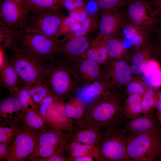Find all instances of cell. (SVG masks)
Returning a JSON list of instances; mask_svg holds the SVG:
<instances>
[{
    "label": "cell",
    "instance_id": "cell-1",
    "mask_svg": "<svg viewBox=\"0 0 161 161\" xmlns=\"http://www.w3.org/2000/svg\"><path fill=\"white\" fill-rule=\"evenodd\" d=\"M121 89L109 90L87 108L82 122L100 128L101 133L122 129L125 117Z\"/></svg>",
    "mask_w": 161,
    "mask_h": 161
},
{
    "label": "cell",
    "instance_id": "cell-2",
    "mask_svg": "<svg viewBox=\"0 0 161 161\" xmlns=\"http://www.w3.org/2000/svg\"><path fill=\"white\" fill-rule=\"evenodd\" d=\"M48 65L47 85L55 97L65 101L74 96L80 87L70 60L56 58Z\"/></svg>",
    "mask_w": 161,
    "mask_h": 161
},
{
    "label": "cell",
    "instance_id": "cell-3",
    "mask_svg": "<svg viewBox=\"0 0 161 161\" xmlns=\"http://www.w3.org/2000/svg\"><path fill=\"white\" fill-rule=\"evenodd\" d=\"M12 49L13 55L9 62L24 87L29 90L32 85L33 87L43 83L47 76L48 65L43 64L44 61L16 46Z\"/></svg>",
    "mask_w": 161,
    "mask_h": 161
},
{
    "label": "cell",
    "instance_id": "cell-4",
    "mask_svg": "<svg viewBox=\"0 0 161 161\" xmlns=\"http://www.w3.org/2000/svg\"><path fill=\"white\" fill-rule=\"evenodd\" d=\"M126 150L130 161H159L161 131L142 133L127 132Z\"/></svg>",
    "mask_w": 161,
    "mask_h": 161
},
{
    "label": "cell",
    "instance_id": "cell-5",
    "mask_svg": "<svg viewBox=\"0 0 161 161\" xmlns=\"http://www.w3.org/2000/svg\"><path fill=\"white\" fill-rule=\"evenodd\" d=\"M14 34L17 47L44 61L52 62L58 55L60 45L58 38H49L24 29L15 30Z\"/></svg>",
    "mask_w": 161,
    "mask_h": 161
},
{
    "label": "cell",
    "instance_id": "cell-6",
    "mask_svg": "<svg viewBox=\"0 0 161 161\" xmlns=\"http://www.w3.org/2000/svg\"><path fill=\"white\" fill-rule=\"evenodd\" d=\"M124 13L126 18L135 26L145 31L157 33L159 14L149 1L130 0Z\"/></svg>",
    "mask_w": 161,
    "mask_h": 161
},
{
    "label": "cell",
    "instance_id": "cell-7",
    "mask_svg": "<svg viewBox=\"0 0 161 161\" xmlns=\"http://www.w3.org/2000/svg\"><path fill=\"white\" fill-rule=\"evenodd\" d=\"M126 131L124 129L101 133L96 145L100 161H130L127 153Z\"/></svg>",
    "mask_w": 161,
    "mask_h": 161
},
{
    "label": "cell",
    "instance_id": "cell-8",
    "mask_svg": "<svg viewBox=\"0 0 161 161\" xmlns=\"http://www.w3.org/2000/svg\"><path fill=\"white\" fill-rule=\"evenodd\" d=\"M61 9H51L29 15L24 29L49 38H57L60 26L65 16Z\"/></svg>",
    "mask_w": 161,
    "mask_h": 161
},
{
    "label": "cell",
    "instance_id": "cell-9",
    "mask_svg": "<svg viewBox=\"0 0 161 161\" xmlns=\"http://www.w3.org/2000/svg\"><path fill=\"white\" fill-rule=\"evenodd\" d=\"M68 137L67 132L47 127L40 133L35 149L28 158H45L64 154Z\"/></svg>",
    "mask_w": 161,
    "mask_h": 161
},
{
    "label": "cell",
    "instance_id": "cell-10",
    "mask_svg": "<svg viewBox=\"0 0 161 161\" xmlns=\"http://www.w3.org/2000/svg\"><path fill=\"white\" fill-rule=\"evenodd\" d=\"M41 132L28 129L21 124L10 146L5 160L21 161L25 160L35 151Z\"/></svg>",
    "mask_w": 161,
    "mask_h": 161
},
{
    "label": "cell",
    "instance_id": "cell-11",
    "mask_svg": "<svg viewBox=\"0 0 161 161\" xmlns=\"http://www.w3.org/2000/svg\"><path fill=\"white\" fill-rule=\"evenodd\" d=\"M103 81L109 89L125 87L132 80L133 76L126 61H108L102 65Z\"/></svg>",
    "mask_w": 161,
    "mask_h": 161
},
{
    "label": "cell",
    "instance_id": "cell-12",
    "mask_svg": "<svg viewBox=\"0 0 161 161\" xmlns=\"http://www.w3.org/2000/svg\"><path fill=\"white\" fill-rule=\"evenodd\" d=\"M0 14L4 23L15 30L24 29L29 15L23 8L21 0H2Z\"/></svg>",
    "mask_w": 161,
    "mask_h": 161
},
{
    "label": "cell",
    "instance_id": "cell-13",
    "mask_svg": "<svg viewBox=\"0 0 161 161\" xmlns=\"http://www.w3.org/2000/svg\"><path fill=\"white\" fill-rule=\"evenodd\" d=\"M70 60L80 87L94 82L103 80L101 65L82 57Z\"/></svg>",
    "mask_w": 161,
    "mask_h": 161
},
{
    "label": "cell",
    "instance_id": "cell-14",
    "mask_svg": "<svg viewBox=\"0 0 161 161\" xmlns=\"http://www.w3.org/2000/svg\"><path fill=\"white\" fill-rule=\"evenodd\" d=\"M125 17L124 12L122 10H101L98 35L106 40L120 34Z\"/></svg>",
    "mask_w": 161,
    "mask_h": 161
},
{
    "label": "cell",
    "instance_id": "cell-15",
    "mask_svg": "<svg viewBox=\"0 0 161 161\" xmlns=\"http://www.w3.org/2000/svg\"><path fill=\"white\" fill-rule=\"evenodd\" d=\"M158 41V38L156 41L152 37L132 56L130 66L133 78H138L143 75L147 62L157 55Z\"/></svg>",
    "mask_w": 161,
    "mask_h": 161
},
{
    "label": "cell",
    "instance_id": "cell-16",
    "mask_svg": "<svg viewBox=\"0 0 161 161\" xmlns=\"http://www.w3.org/2000/svg\"><path fill=\"white\" fill-rule=\"evenodd\" d=\"M65 101L57 100L47 111L44 119L47 127L68 132L74 122L69 118L65 110Z\"/></svg>",
    "mask_w": 161,
    "mask_h": 161
},
{
    "label": "cell",
    "instance_id": "cell-17",
    "mask_svg": "<svg viewBox=\"0 0 161 161\" xmlns=\"http://www.w3.org/2000/svg\"><path fill=\"white\" fill-rule=\"evenodd\" d=\"M101 132L100 128L83 122L79 124L74 123L68 132L67 142L75 141L96 145L100 140Z\"/></svg>",
    "mask_w": 161,
    "mask_h": 161
},
{
    "label": "cell",
    "instance_id": "cell-18",
    "mask_svg": "<svg viewBox=\"0 0 161 161\" xmlns=\"http://www.w3.org/2000/svg\"><path fill=\"white\" fill-rule=\"evenodd\" d=\"M90 41L87 36L64 41L60 40L58 55L69 60L81 57L89 48Z\"/></svg>",
    "mask_w": 161,
    "mask_h": 161
},
{
    "label": "cell",
    "instance_id": "cell-19",
    "mask_svg": "<svg viewBox=\"0 0 161 161\" xmlns=\"http://www.w3.org/2000/svg\"><path fill=\"white\" fill-rule=\"evenodd\" d=\"M156 114L154 112L130 120L124 129L126 132L142 133L161 131Z\"/></svg>",
    "mask_w": 161,
    "mask_h": 161
},
{
    "label": "cell",
    "instance_id": "cell-20",
    "mask_svg": "<svg viewBox=\"0 0 161 161\" xmlns=\"http://www.w3.org/2000/svg\"><path fill=\"white\" fill-rule=\"evenodd\" d=\"M121 30L124 36L134 47L135 52L139 51L143 45L155 34L142 30L130 22L126 16L122 24Z\"/></svg>",
    "mask_w": 161,
    "mask_h": 161
},
{
    "label": "cell",
    "instance_id": "cell-21",
    "mask_svg": "<svg viewBox=\"0 0 161 161\" xmlns=\"http://www.w3.org/2000/svg\"><path fill=\"white\" fill-rule=\"evenodd\" d=\"M109 90L103 81H95L79 87L74 96L80 98L86 108Z\"/></svg>",
    "mask_w": 161,
    "mask_h": 161
},
{
    "label": "cell",
    "instance_id": "cell-22",
    "mask_svg": "<svg viewBox=\"0 0 161 161\" xmlns=\"http://www.w3.org/2000/svg\"><path fill=\"white\" fill-rule=\"evenodd\" d=\"M25 112L16 97L7 98L0 103L1 122L20 123Z\"/></svg>",
    "mask_w": 161,
    "mask_h": 161
},
{
    "label": "cell",
    "instance_id": "cell-23",
    "mask_svg": "<svg viewBox=\"0 0 161 161\" xmlns=\"http://www.w3.org/2000/svg\"><path fill=\"white\" fill-rule=\"evenodd\" d=\"M101 65L108 61L106 40L97 35L91 40L89 48L81 56Z\"/></svg>",
    "mask_w": 161,
    "mask_h": 161
},
{
    "label": "cell",
    "instance_id": "cell-24",
    "mask_svg": "<svg viewBox=\"0 0 161 161\" xmlns=\"http://www.w3.org/2000/svg\"><path fill=\"white\" fill-rule=\"evenodd\" d=\"M21 1L29 15L51 9H61L64 7L63 0H21Z\"/></svg>",
    "mask_w": 161,
    "mask_h": 161
},
{
    "label": "cell",
    "instance_id": "cell-25",
    "mask_svg": "<svg viewBox=\"0 0 161 161\" xmlns=\"http://www.w3.org/2000/svg\"><path fill=\"white\" fill-rule=\"evenodd\" d=\"M66 152L69 156L73 157L92 156L96 161H100L99 150L96 145L71 141L67 142L66 146Z\"/></svg>",
    "mask_w": 161,
    "mask_h": 161
},
{
    "label": "cell",
    "instance_id": "cell-26",
    "mask_svg": "<svg viewBox=\"0 0 161 161\" xmlns=\"http://www.w3.org/2000/svg\"><path fill=\"white\" fill-rule=\"evenodd\" d=\"M100 18L98 13L88 14L85 20L81 23L80 27L78 31L69 33L64 36L61 41L87 36L99 30Z\"/></svg>",
    "mask_w": 161,
    "mask_h": 161
},
{
    "label": "cell",
    "instance_id": "cell-27",
    "mask_svg": "<svg viewBox=\"0 0 161 161\" xmlns=\"http://www.w3.org/2000/svg\"><path fill=\"white\" fill-rule=\"evenodd\" d=\"M108 61H127V51L124 47L120 33L106 40Z\"/></svg>",
    "mask_w": 161,
    "mask_h": 161
},
{
    "label": "cell",
    "instance_id": "cell-28",
    "mask_svg": "<svg viewBox=\"0 0 161 161\" xmlns=\"http://www.w3.org/2000/svg\"><path fill=\"white\" fill-rule=\"evenodd\" d=\"M20 123L26 128L35 131H43L47 127L38 108L32 109L26 112Z\"/></svg>",
    "mask_w": 161,
    "mask_h": 161
},
{
    "label": "cell",
    "instance_id": "cell-29",
    "mask_svg": "<svg viewBox=\"0 0 161 161\" xmlns=\"http://www.w3.org/2000/svg\"><path fill=\"white\" fill-rule=\"evenodd\" d=\"M141 95L134 94L128 95L122 105L124 117L130 120L136 118L142 114Z\"/></svg>",
    "mask_w": 161,
    "mask_h": 161
},
{
    "label": "cell",
    "instance_id": "cell-30",
    "mask_svg": "<svg viewBox=\"0 0 161 161\" xmlns=\"http://www.w3.org/2000/svg\"><path fill=\"white\" fill-rule=\"evenodd\" d=\"M86 107L79 98L74 96L65 103V110L67 117L74 123L83 119Z\"/></svg>",
    "mask_w": 161,
    "mask_h": 161
},
{
    "label": "cell",
    "instance_id": "cell-31",
    "mask_svg": "<svg viewBox=\"0 0 161 161\" xmlns=\"http://www.w3.org/2000/svg\"><path fill=\"white\" fill-rule=\"evenodd\" d=\"M1 81L11 93H15L18 88V78L12 65L8 61L0 68Z\"/></svg>",
    "mask_w": 161,
    "mask_h": 161
},
{
    "label": "cell",
    "instance_id": "cell-32",
    "mask_svg": "<svg viewBox=\"0 0 161 161\" xmlns=\"http://www.w3.org/2000/svg\"><path fill=\"white\" fill-rule=\"evenodd\" d=\"M160 90L152 87L147 88L142 98V114L153 112L156 109L159 100Z\"/></svg>",
    "mask_w": 161,
    "mask_h": 161
},
{
    "label": "cell",
    "instance_id": "cell-33",
    "mask_svg": "<svg viewBox=\"0 0 161 161\" xmlns=\"http://www.w3.org/2000/svg\"><path fill=\"white\" fill-rule=\"evenodd\" d=\"M15 30L7 26L0 18V48L12 49L16 46Z\"/></svg>",
    "mask_w": 161,
    "mask_h": 161
},
{
    "label": "cell",
    "instance_id": "cell-34",
    "mask_svg": "<svg viewBox=\"0 0 161 161\" xmlns=\"http://www.w3.org/2000/svg\"><path fill=\"white\" fill-rule=\"evenodd\" d=\"M17 98L22 110L25 112L38 106L33 101L29 90L24 87L18 88L15 92Z\"/></svg>",
    "mask_w": 161,
    "mask_h": 161
},
{
    "label": "cell",
    "instance_id": "cell-35",
    "mask_svg": "<svg viewBox=\"0 0 161 161\" xmlns=\"http://www.w3.org/2000/svg\"><path fill=\"white\" fill-rule=\"evenodd\" d=\"M0 126V143H10L15 137L21 126L18 123L2 122Z\"/></svg>",
    "mask_w": 161,
    "mask_h": 161
},
{
    "label": "cell",
    "instance_id": "cell-36",
    "mask_svg": "<svg viewBox=\"0 0 161 161\" xmlns=\"http://www.w3.org/2000/svg\"><path fill=\"white\" fill-rule=\"evenodd\" d=\"M100 10L113 11L122 10L128 4L130 0H95Z\"/></svg>",
    "mask_w": 161,
    "mask_h": 161
},
{
    "label": "cell",
    "instance_id": "cell-37",
    "mask_svg": "<svg viewBox=\"0 0 161 161\" xmlns=\"http://www.w3.org/2000/svg\"><path fill=\"white\" fill-rule=\"evenodd\" d=\"M81 23L76 21L70 16H65L60 28L57 38L78 31L80 27Z\"/></svg>",
    "mask_w": 161,
    "mask_h": 161
},
{
    "label": "cell",
    "instance_id": "cell-38",
    "mask_svg": "<svg viewBox=\"0 0 161 161\" xmlns=\"http://www.w3.org/2000/svg\"><path fill=\"white\" fill-rule=\"evenodd\" d=\"M35 103L38 106L42 100L52 94L47 84H40L29 89Z\"/></svg>",
    "mask_w": 161,
    "mask_h": 161
},
{
    "label": "cell",
    "instance_id": "cell-39",
    "mask_svg": "<svg viewBox=\"0 0 161 161\" xmlns=\"http://www.w3.org/2000/svg\"><path fill=\"white\" fill-rule=\"evenodd\" d=\"M126 93L128 95L137 94L143 96L147 88L141 81L138 78H133L132 80L125 86Z\"/></svg>",
    "mask_w": 161,
    "mask_h": 161
},
{
    "label": "cell",
    "instance_id": "cell-40",
    "mask_svg": "<svg viewBox=\"0 0 161 161\" xmlns=\"http://www.w3.org/2000/svg\"><path fill=\"white\" fill-rule=\"evenodd\" d=\"M57 100L52 93L44 98L39 104L38 110L43 119L47 110Z\"/></svg>",
    "mask_w": 161,
    "mask_h": 161
},
{
    "label": "cell",
    "instance_id": "cell-41",
    "mask_svg": "<svg viewBox=\"0 0 161 161\" xmlns=\"http://www.w3.org/2000/svg\"><path fill=\"white\" fill-rule=\"evenodd\" d=\"M69 12L70 16L79 22H83L88 15L86 6L75 9Z\"/></svg>",
    "mask_w": 161,
    "mask_h": 161
},
{
    "label": "cell",
    "instance_id": "cell-42",
    "mask_svg": "<svg viewBox=\"0 0 161 161\" xmlns=\"http://www.w3.org/2000/svg\"><path fill=\"white\" fill-rule=\"evenodd\" d=\"M86 0H63V7L69 12L86 6Z\"/></svg>",
    "mask_w": 161,
    "mask_h": 161
},
{
    "label": "cell",
    "instance_id": "cell-43",
    "mask_svg": "<svg viewBox=\"0 0 161 161\" xmlns=\"http://www.w3.org/2000/svg\"><path fill=\"white\" fill-rule=\"evenodd\" d=\"M26 160L30 161H69V156H66L64 154H56L45 158H28Z\"/></svg>",
    "mask_w": 161,
    "mask_h": 161
},
{
    "label": "cell",
    "instance_id": "cell-44",
    "mask_svg": "<svg viewBox=\"0 0 161 161\" xmlns=\"http://www.w3.org/2000/svg\"><path fill=\"white\" fill-rule=\"evenodd\" d=\"M10 143H0V161L5 160L10 145Z\"/></svg>",
    "mask_w": 161,
    "mask_h": 161
},
{
    "label": "cell",
    "instance_id": "cell-45",
    "mask_svg": "<svg viewBox=\"0 0 161 161\" xmlns=\"http://www.w3.org/2000/svg\"><path fill=\"white\" fill-rule=\"evenodd\" d=\"M69 161H93L95 160V158L92 156H84L73 157L69 155Z\"/></svg>",
    "mask_w": 161,
    "mask_h": 161
},
{
    "label": "cell",
    "instance_id": "cell-46",
    "mask_svg": "<svg viewBox=\"0 0 161 161\" xmlns=\"http://www.w3.org/2000/svg\"><path fill=\"white\" fill-rule=\"evenodd\" d=\"M156 115L161 127V90H160L159 100L156 107Z\"/></svg>",
    "mask_w": 161,
    "mask_h": 161
},
{
    "label": "cell",
    "instance_id": "cell-47",
    "mask_svg": "<svg viewBox=\"0 0 161 161\" xmlns=\"http://www.w3.org/2000/svg\"><path fill=\"white\" fill-rule=\"evenodd\" d=\"M4 49L0 48V68L3 66L7 61Z\"/></svg>",
    "mask_w": 161,
    "mask_h": 161
},
{
    "label": "cell",
    "instance_id": "cell-48",
    "mask_svg": "<svg viewBox=\"0 0 161 161\" xmlns=\"http://www.w3.org/2000/svg\"><path fill=\"white\" fill-rule=\"evenodd\" d=\"M150 2L153 7L157 11L159 15L161 16V1H157Z\"/></svg>",
    "mask_w": 161,
    "mask_h": 161
},
{
    "label": "cell",
    "instance_id": "cell-49",
    "mask_svg": "<svg viewBox=\"0 0 161 161\" xmlns=\"http://www.w3.org/2000/svg\"><path fill=\"white\" fill-rule=\"evenodd\" d=\"M159 36L158 46L157 48V56L160 58L161 67V36L158 34Z\"/></svg>",
    "mask_w": 161,
    "mask_h": 161
},
{
    "label": "cell",
    "instance_id": "cell-50",
    "mask_svg": "<svg viewBox=\"0 0 161 161\" xmlns=\"http://www.w3.org/2000/svg\"><path fill=\"white\" fill-rule=\"evenodd\" d=\"M157 33L161 36V25H159L158 30Z\"/></svg>",
    "mask_w": 161,
    "mask_h": 161
},
{
    "label": "cell",
    "instance_id": "cell-51",
    "mask_svg": "<svg viewBox=\"0 0 161 161\" xmlns=\"http://www.w3.org/2000/svg\"><path fill=\"white\" fill-rule=\"evenodd\" d=\"M159 161H161V151Z\"/></svg>",
    "mask_w": 161,
    "mask_h": 161
},
{
    "label": "cell",
    "instance_id": "cell-52",
    "mask_svg": "<svg viewBox=\"0 0 161 161\" xmlns=\"http://www.w3.org/2000/svg\"><path fill=\"white\" fill-rule=\"evenodd\" d=\"M161 1V0H150L149 1Z\"/></svg>",
    "mask_w": 161,
    "mask_h": 161
}]
</instances>
